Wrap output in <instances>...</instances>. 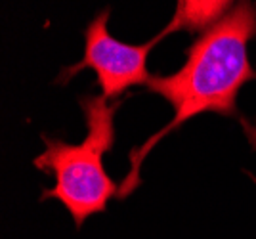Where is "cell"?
Returning <instances> with one entry per match:
<instances>
[{
    "label": "cell",
    "instance_id": "7a4b0ae2",
    "mask_svg": "<svg viewBox=\"0 0 256 239\" xmlns=\"http://www.w3.org/2000/svg\"><path fill=\"white\" fill-rule=\"evenodd\" d=\"M80 106L88 130L84 140L65 144L42 136L46 150L34 159V166L54 174L56 180V186L44 192L42 199L62 201L76 226H82L88 216L104 212L111 197H118V188L106 172L104 155L115 142L113 117L120 102L109 104L104 96H88L82 98Z\"/></svg>",
    "mask_w": 256,
    "mask_h": 239
},
{
    "label": "cell",
    "instance_id": "277c9868",
    "mask_svg": "<svg viewBox=\"0 0 256 239\" xmlns=\"http://www.w3.org/2000/svg\"><path fill=\"white\" fill-rule=\"evenodd\" d=\"M234 0H176V10L168 25L160 31L168 36L176 31H203L232 10Z\"/></svg>",
    "mask_w": 256,
    "mask_h": 239
},
{
    "label": "cell",
    "instance_id": "5b68a950",
    "mask_svg": "<svg viewBox=\"0 0 256 239\" xmlns=\"http://www.w3.org/2000/svg\"><path fill=\"white\" fill-rule=\"evenodd\" d=\"M239 122H241L243 130H245L246 138H248V142H250V146H252V148L256 150V126H254V124H250V122H248L245 117H239Z\"/></svg>",
    "mask_w": 256,
    "mask_h": 239
},
{
    "label": "cell",
    "instance_id": "3957f363",
    "mask_svg": "<svg viewBox=\"0 0 256 239\" xmlns=\"http://www.w3.org/2000/svg\"><path fill=\"white\" fill-rule=\"evenodd\" d=\"M109 10H104L86 27L84 56L76 66L67 67L62 75V82L71 78L82 69H94L102 96L107 100L118 98L122 92L136 84H148V56L162 34H157L144 44H126L113 38L107 31Z\"/></svg>",
    "mask_w": 256,
    "mask_h": 239
},
{
    "label": "cell",
    "instance_id": "6da1fadb",
    "mask_svg": "<svg viewBox=\"0 0 256 239\" xmlns=\"http://www.w3.org/2000/svg\"><path fill=\"white\" fill-rule=\"evenodd\" d=\"M256 36V8L250 0H237L222 20L204 29L190 46L180 71L168 76L151 75L148 88L174 109L172 120L130 153V170L118 186V197L130 196L140 186V168L155 144L199 113L235 115L241 86L256 76L248 64L246 46Z\"/></svg>",
    "mask_w": 256,
    "mask_h": 239
}]
</instances>
